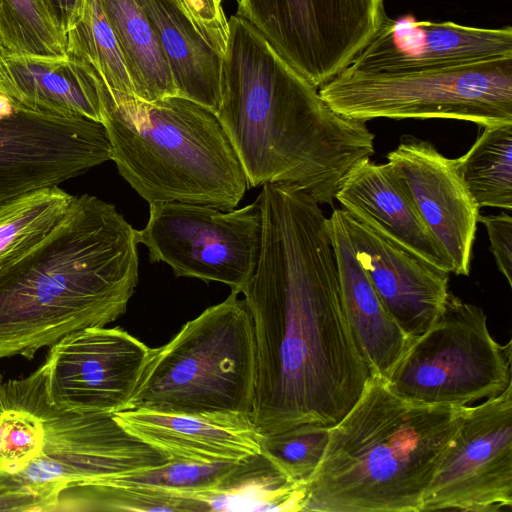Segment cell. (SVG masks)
<instances>
[{
  "instance_id": "f1b7e54d",
  "label": "cell",
  "mask_w": 512,
  "mask_h": 512,
  "mask_svg": "<svg viewBox=\"0 0 512 512\" xmlns=\"http://www.w3.org/2000/svg\"><path fill=\"white\" fill-rule=\"evenodd\" d=\"M0 41L5 51L40 57L67 56L66 39L41 0H0Z\"/></svg>"
},
{
  "instance_id": "cb8c5ba5",
  "label": "cell",
  "mask_w": 512,
  "mask_h": 512,
  "mask_svg": "<svg viewBox=\"0 0 512 512\" xmlns=\"http://www.w3.org/2000/svg\"><path fill=\"white\" fill-rule=\"evenodd\" d=\"M303 496L304 487L259 454L239 461L213 491L194 497L201 511H300Z\"/></svg>"
},
{
  "instance_id": "e575fe53",
  "label": "cell",
  "mask_w": 512,
  "mask_h": 512,
  "mask_svg": "<svg viewBox=\"0 0 512 512\" xmlns=\"http://www.w3.org/2000/svg\"><path fill=\"white\" fill-rule=\"evenodd\" d=\"M4 411V405H3V396H2V383H1V377H0V415Z\"/></svg>"
},
{
  "instance_id": "2e32d148",
  "label": "cell",
  "mask_w": 512,
  "mask_h": 512,
  "mask_svg": "<svg viewBox=\"0 0 512 512\" xmlns=\"http://www.w3.org/2000/svg\"><path fill=\"white\" fill-rule=\"evenodd\" d=\"M512 57V27L478 28L451 21L386 15L369 43L346 68L405 72Z\"/></svg>"
},
{
  "instance_id": "3957f363",
  "label": "cell",
  "mask_w": 512,
  "mask_h": 512,
  "mask_svg": "<svg viewBox=\"0 0 512 512\" xmlns=\"http://www.w3.org/2000/svg\"><path fill=\"white\" fill-rule=\"evenodd\" d=\"M136 229L96 196H74L38 244L0 269V358L28 360L74 331L104 327L138 283Z\"/></svg>"
},
{
  "instance_id": "44dd1931",
  "label": "cell",
  "mask_w": 512,
  "mask_h": 512,
  "mask_svg": "<svg viewBox=\"0 0 512 512\" xmlns=\"http://www.w3.org/2000/svg\"><path fill=\"white\" fill-rule=\"evenodd\" d=\"M328 227L348 322L371 375L386 380L412 339L396 322L359 265L342 220L341 208L333 210Z\"/></svg>"
},
{
  "instance_id": "5bb4252c",
  "label": "cell",
  "mask_w": 512,
  "mask_h": 512,
  "mask_svg": "<svg viewBox=\"0 0 512 512\" xmlns=\"http://www.w3.org/2000/svg\"><path fill=\"white\" fill-rule=\"evenodd\" d=\"M150 350L119 327L67 334L39 367L47 400L66 411L127 410Z\"/></svg>"
},
{
  "instance_id": "6da1fadb",
  "label": "cell",
  "mask_w": 512,
  "mask_h": 512,
  "mask_svg": "<svg viewBox=\"0 0 512 512\" xmlns=\"http://www.w3.org/2000/svg\"><path fill=\"white\" fill-rule=\"evenodd\" d=\"M257 199L261 251L241 292L256 341L251 417L261 434L331 427L359 400L371 371L345 313L328 218L291 185L263 184Z\"/></svg>"
},
{
  "instance_id": "4fadbf2b",
  "label": "cell",
  "mask_w": 512,
  "mask_h": 512,
  "mask_svg": "<svg viewBox=\"0 0 512 512\" xmlns=\"http://www.w3.org/2000/svg\"><path fill=\"white\" fill-rule=\"evenodd\" d=\"M512 507V383L476 406L460 427L426 491L422 511Z\"/></svg>"
},
{
  "instance_id": "603a6c76",
  "label": "cell",
  "mask_w": 512,
  "mask_h": 512,
  "mask_svg": "<svg viewBox=\"0 0 512 512\" xmlns=\"http://www.w3.org/2000/svg\"><path fill=\"white\" fill-rule=\"evenodd\" d=\"M119 45L135 97L154 101L178 95L156 33L136 0H101Z\"/></svg>"
},
{
  "instance_id": "d4e9b609",
  "label": "cell",
  "mask_w": 512,
  "mask_h": 512,
  "mask_svg": "<svg viewBox=\"0 0 512 512\" xmlns=\"http://www.w3.org/2000/svg\"><path fill=\"white\" fill-rule=\"evenodd\" d=\"M74 195L38 188L0 204V269L38 244L62 220Z\"/></svg>"
},
{
  "instance_id": "4316f807",
  "label": "cell",
  "mask_w": 512,
  "mask_h": 512,
  "mask_svg": "<svg viewBox=\"0 0 512 512\" xmlns=\"http://www.w3.org/2000/svg\"><path fill=\"white\" fill-rule=\"evenodd\" d=\"M66 52L91 64L109 91L134 95L101 0H86L81 18L66 34Z\"/></svg>"
},
{
  "instance_id": "30bf717a",
  "label": "cell",
  "mask_w": 512,
  "mask_h": 512,
  "mask_svg": "<svg viewBox=\"0 0 512 512\" xmlns=\"http://www.w3.org/2000/svg\"><path fill=\"white\" fill-rule=\"evenodd\" d=\"M152 263L169 265L175 276L223 283L240 294L253 276L262 244V211L256 199L221 210L178 201L149 204V219L136 230Z\"/></svg>"
},
{
  "instance_id": "1f68e13d",
  "label": "cell",
  "mask_w": 512,
  "mask_h": 512,
  "mask_svg": "<svg viewBox=\"0 0 512 512\" xmlns=\"http://www.w3.org/2000/svg\"><path fill=\"white\" fill-rule=\"evenodd\" d=\"M183 10L206 42L223 56L229 24L220 0H178Z\"/></svg>"
},
{
  "instance_id": "d590c367",
  "label": "cell",
  "mask_w": 512,
  "mask_h": 512,
  "mask_svg": "<svg viewBox=\"0 0 512 512\" xmlns=\"http://www.w3.org/2000/svg\"><path fill=\"white\" fill-rule=\"evenodd\" d=\"M5 51L1 41H0V54H2Z\"/></svg>"
},
{
  "instance_id": "d6986e66",
  "label": "cell",
  "mask_w": 512,
  "mask_h": 512,
  "mask_svg": "<svg viewBox=\"0 0 512 512\" xmlns=\"http://www.w3.org/2000/svg\"><path fill=\"white\" fill-rule=\"evenodd\" d=\"M335 199L347 213L439 269L452 266L388 163L370 157L355 163Z\"/></svg>"
},
{
  "instance_id": "7a4b0ae2",
  "label": "cell",
  "mask_w": 512,
  "mask_h": 512,
  "mask_svg": "<svg viewBox=\"0 0 512 512\" xmlns=\"http://www.w3.org/2000/svg\"><path fill=\"white\" fill-rule=\"evenodd\" d=\"M216 115L249 187L287 184L333 205L359 160L374 154L367 122L332 110L247 20L231 16Z\"/></svg>"
},
{
  "instance_id": "484cf974",
  "label": "cell",
  "mask_w": 512,
  "mask_h": 512,
  "mask_svg": "<svg viewBox=\"0 0 512 512\" xmlns=\"http://www.w3.org/2000/svg\"><path fill=\"white\" fill-rule=\"evenodd\" d=\"M457 164L480 208L512 209V123L484 127Z\"/></svg>"
},
{
  "instance_id": "ac0fdd59",
  "label": "cell",
  "mask_w": 512,
  "mask_h": 512,
  "mask_svg": "<svg viewBox=\"0 0 512 512\" xmlns=\"http://www.w3.org/2000/svg\"><path fill=\"white\" fill-rule=\"evenodd\" d=\"M114 415L129 433L169 460L235 462L262 454V434L248 413L127 409Z\"/></svg>"
},
{
  "instance_id": "52a82bcc",
  "label": "cell",
  "mask_w": 512,
  "mask_h": 512,
  "mask_svg": "<svg viewBox=\"0 0 512 512\" xmlns=\"http://www.w3.org/2000/svg\"><path fill=\"white\" fill-rule=\"evenodd\" d=\"M336 113L375 118L455 119L482 127L512 123V57L405 72L348 68L321 86Z\"/></svg>"
},
{
  "instance_id": "836d02e7",
  "label": "cell",
  "mask_w": 512,
  "mask_h": 512,
  "mask_svg": "<svg viewBox=\"0 0 512 512\" xmlns=\"http://www.w3.org/2000/svg\"><path fill=\"white\" fill-rule=\"evenodd\" d=\"M50 19L65 37L81 18L86 0H41Z\"/></svg>"
},
{
  "instance_id": "8fae6325",
  "label": "cell",
  "mask_w": 512,
  "mask_h": 512,
  "mask_svg": "<svg viewBox=\"0 0 512 512\" xmlns=\"http://www.w3.org/2000/svg\"><path fill=\"white\" fill-rule=\"evenodd\" d=\"M236 15L319 89L350 65L387 14L384 0H238Z\"/></svg>"
},
{
  "instance_id": "ffe728a7",
  "label": "cell",
  "mask_w": 512,
  "mask_h": 512,
  "mask_svg": "<svg viewBox=\"0 0 512 512\" xmlns=\"http://www.w3.org/2000/svg\"><path fill=\"white\" fill-rule=\"evenodd\" d=\"M102 86L92 65L74 55L0 54V91L30 110L102 123Z\"/></svg>"
},
{
  "instance_id": "d6a6232c",
  "label": "cell",
  "mask_w": 512,
  "mask_h": 512,
  "mask_svg": "<svg viewBox=\"0 0 512 512\" xmlns=\"http://www.w3.org/2000/svg\"><path fill=\"white\" fill-rule=\"evenodd\" d=\"M488 233L490 250L499 271L512 286V217L507 212L479 216Z\"/></svg>"
},
{
  "instance_id": "e0dca14e",
  "label": "cell",
  "mask_w": 512,
  "mask_h": 512,
  "mask_svg": "<svg viewBox=\"0 0 512 512\" xmlns=\"http://www.w3.org/2000/svg\"><path fill=\"white\" fill-rule=\"evenodd\" d=\"M354 255L381 300L412 341L440 316L450 273L359 221L341 208Z\"/></svg>"
},
{
  "instance_id": "83f0119b",
  "label": "cell",
  "mask_w": 512,
  "mask_h": 512,
  "mask_svg": "<svg viewBox=\"0 0 512 512\" xmlns=\"http://www.w3.org/2000/svg\"><path fill=\"white\" fill-rule=\"evenodd\" d=\"M56 510L200 511L188 495L111 484H85L65 489Z\"/></svg>"
},
{
  "instance_id": "ba28073f",
  "label": "cell",
  "mask_w": 512,
  "mask_h": 512,
  "mask_svg": "<svg viewBox=\"0 0 512 512\" xmlns=\"http://www.w3.org/2000/svg\"><path fill=\"white\" fill-rule=\"evenodd\" d=\"M19 382L43 427L35 455L10 480L56 511L65 489L165 464L169 459L129 433L112 413L74 412L52 406L40 368Z\"/></svg>"
},
{
  "instance_id": "9a60e30c",
  "label": "cell",
  "mask_w": 512,
  "mask_h": 512,
  "mask_svg": "<svg viewBox=\"0 0 512 512\" xmlns=\"http://www.w3.org/2000/svg\"><path fill=\"white\" fill-rule=\"evenodd\" d=\"M395 173L425 225L452 266L468 276L480 207L466 187L457 158H448L429 141L406 136L387 154Z\"/></svg>"
},
{
  "instance_id": "4dcf8cb0",
  "label": "cell",
  "mask_w": 512,
  "mask_h": 512,
  "mask_svg": "<svg viewBox=\"0 0 512 512\" xmlns=\"http://www.w3.org/2000/svg\"><path fill=\"white\" fill-rule=\"evenodd\" d=\"M238 462L200 463L169 460L157 467L119 476L105 484L140 487L194 497L216 489Z\"/></svg>"
},
{
  "instance_id": "9c48e42d",
  "label": "cell",
  "mask_w": 512,
  "mask_h": 512,
  "mask_svg": "<svg viewBox=\"0 0 512 512\" xmlns=\"http://www.w3.org/2000/svg\"><path fill=\"white\" fill-rule=\"evenodd\" d=\"M511 364V340L499 344L483 309L450 292L438 319L412 341L385 381L414 402L468 406L505 390Z\"/></svg>"
},
{
  "instance_id": "5b68a950",
  "label": "cell",
  "mask_w": 512,
  "mask_h": 512,
  "mask_svg": "<svg viewBox=\"0 0 512 512\" xmlns=\"http://www.w3.org/2000/svg\"><path fill=\"white\" fill-rule=\"evenodd\" d=\"M102 123L111 160L149 204L178 201L236 208L249 188L217 115L175 95L145 101L103 82Z\"/></svg>"
},
{
  "instance_id": "7402d4cb",
  "label": "cell",
  "mask_w": 512,
  "mask_h": 512,
  "mask_svg": "<svg viewBox=\"0 0 512 512\" xmlns=\"http://www.w3.org/2000/svg\"><path fill=\"white\" fill-rule=\"evenodd\" d=\"M169 62L178 95L215 114L220 101L222 56L198 32L178 0H136Z\"/></svg>"
},
{
  "instance_id": "8992f818",
  "label": "cell",
  "mask_w": 512,
  "mask_h": 512,
  "mask_svg": "<svg viewBox=\"0 0 512 512\" xmlns=\"http://www.w3.org/2000/svg\"><path fill=\"white\" fill-rule=\"evenodd\" d=\"M238 295L231 292L186 322L168 343L151 348L128 409L251 414L256 341L250 312Z\"/></svg>"
},
{
  "instance_id": "f546056e",
  "label": "cell",
  "mask_w": 512,
  "mask_h": 512,
  "mask_svg": "<svg viewBox=\"0 0 512 512\" xmlns=\"http://www.w3.org/2000/svg\"><path fill=\"white\" fill-rule=\"evenodd\" d=\"M329 432L328 426L307 423L262 434V455L291 483L304 487L323 457Z\"/></svg>"
},
{
  "instance_id": "277c9868",
  "label": "cell",
  "mask_w": 512,
  "mask_h": 512,
  "mask_svg": "<svg viewBox=\"0 0 512 512\" xmlns=\"http://www.w3.org/2000/svg\"><path fill=\"white\" fill-rule=\"evenodd\" d=\"M465 408L405 399L371 375L359 400L330 427L300 511L421 512Z\"/></svg>"
},
{
  "instance_id": "7c38bea8",
  "label": "cell",
  "mask_w": 512,
  "mask_h": 512,
  "mask_svg": "<svg viewBox=\"0 0 512 512\" xmlns=\"http://www.w3.org/2000/svg\"><path fill=\"white\" fill-rule=\"evenodd\" d=\"M108 160L103 123L30 110L0 91V204Z\"/></svg>"
},
{
  "instance_id": "8d00e7d4",
  "label": "cell",
  "mask_w": 512,
  "mask_h": 512,
  "mask_svg": "<svg viewBox=\"0 0 512 512\" xmlns=\"http://www.w3.org/2000/svg\"><path fill=\"white\" fill-rule=\"evenodd\" d=\"M222 2V0H220Z\"/></svg>"
}]
</instances>
